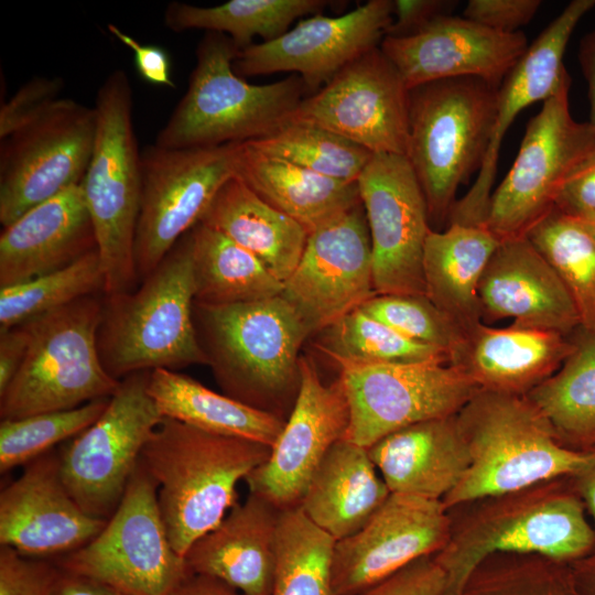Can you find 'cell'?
<instances>
[{
    "mask_svg": "<svg viewBox=\"0 0 595 595\" xmlns=\"http://www.w3.org/2000/svg\"><path fill=\"white\" fill-rule=\"evenodd\" d=\"M235 175L262 201L301 224L307 232L360 203L358 183L323 176L236 143Z\"/></svg>",
    "mask_w": 595,
    "mask_h": 595,
    "instance_id": "32",
    "label": "cell"
},
{
    "mask_svg": "<svg viewBox=\"0 0 595 595\" xmlns=\"http://www.w3.org/2000/svg\"><path fill=\"white\" fill-rule=\"evenodd\" d=\"M246 143L268 156L345 183L357 182L374 154L327 129L305 122H286Z\"/></svg>",
    "mask_w": 595,
    "mask_h": 595,
    "instance_id": "40",
    "label": "cell"
},
{
    "mask_svg": "<svg viewBox=\"0 0 595 595\" xmlns=\"http://www.w3.org/2000/svg\"><path fill=\"white\" fill-rule=\"evenodd\" d=\"M376 294L371 240L361 202L309 232L302 257L281 293L311 335Z\"/></svg>",
    "mask_w": 595,
    "mask_h": 595,
    "instance_id": "18",
    "label": "cell"
},
{
    "mask_svg": "<svg viewBox=\"0 0 595 595\" xmlns=\"http://www.w3.org/2000/svg\"><path fill=\"white\" fill-rule=\"evenodd\" d=\"M151 371L120 380L102 414L58 452L64 485L88 515L108 520L163 415L148 388Z\"/></svg>",
    "mask_w": 595,
    "mask_h": 595,
    "instance_id": "11",
    "label": "cell"
},
{
    "mask_svg": "<svg viewBox=\"0 0 595 595\" xmlns=\"http://www.w3.org/2000/svg\"><path fill=\"white\" fill-rule=\"evenodd\" d=\"M239 48L225 34L206 32L185 94L159 131L166 149L214 148L268 136L284 123L306 93L299 75L253 85L237 75Z\"/></svg>",
    "mask_w": 595,
    "mask_h": 595,
    "instance_id": "6",
    "label": "cell"
},
{
    "mask_svg": "<svg viewBox=\"0 0 595 595\" xmlns=\"http://www.w3.org/2000/svg\"><path fill=\"white\" fill-rule=\"evenodd\" d=\"M367 451L390 493L428 499L443 500L469 466L456 414L400 429Z\"/></svg>",
    "mask_w": 595,
    "mask_h": 595,
    "instance_id": "29",
    "label": "cell"
},
{
    "mask_svg": "<svg viewBox=\"0 0 595 595\" xmlns=\"http://www.w3.org/2000/svg\"><path fill=\"white\" fill-rule=\"evenodd\" d=\"M171 595H244L228 584L201 574L190 573Z\"/></svg>",
    "mask_w": 595,
    "mask_h": 595,
    "instance_id": "56",
    "label": "cell"
},
{
    "mask_svg": "<svg viewBox=\"0 0 595 595\" xmlns=\"http://www.w3.org/2000/svg\"><path fill=\"white\" fill-rule=\"evenodd\" d=\"M462 595H580L570 564L539 555L484 561L468 577Z\"/></svg>",
    "mask_w": 595,
    "mask_h": 595,
    "instance_id": "44",
    "label": "cell"
},
{
    "mask_svg": "<svg viewBox=\"0 0 595 595\" xmlns=\"http://www.w3.org/2000/svg\"><path fill=\"white\" fill-rule=\"evenodd\" d=\"M358 188L372 248L377 294H425L426 201L404 155L374 153Z\"/></svg>",
    "mask_w": 595,
    "mask_h": 595,
    "instance_id": "17",
    "label": "cell"
},
{
    "mask_svg": "<svg viewBox=\"0 0 595 595\" xmlns=\"http://www.w3.org/2000/svg\"><path fill=\"white\" fill-rule=\"evenodd\" d=\"M524 236L561 278L580 329L595 334V240L583 223L553 207Z\"/></svg>",
    "mask_w": 595,
    "mask_h": 595,
    "instance_id": "38",
    "label": "cell"
},
{
    "mask_svg": "<svg viewBox=\"0 0 595 595\" xmlns=\"http://www.w3.org/2000/svg\"><path fill=\"white\" fill-rule=\"evenodd\" d=\"M499 244L484 225L448 224L425 239L426 295L464 333L483 322L478 285Z\"/></svg>",
    "mask_w": 595,
    "mask_h": 595,
    "instance_id": "31",
    "label": "cell"
},
{
    "mask_svg": "<svg viewBox=\"0 0 595 595\" xmlns=\"http://www.w3.org/2000/svg\"><path fill=\"white\" fill-rule=\"evenodd\" d=\"M540 0H469L463 17L502 33L519 32L537 14Z\"/></svg>",
    "mask_w": 595,
    "mask_h": 595,
    "instance_id": "49",
    "label": "cell"
},
{
    "mask_svg": "<svg viewBox=\"0 0 595 595\" xmlns=\"http://www.w3.org/2000/svg\"><path fill=\"white\" fill-rule=\"evenodd\" d=\"M571 83L529 120L510 170L491 194L484 226L500 241L524 236L554 207L564 182L595 144V129L570 112Z\"/></svg>",
    "mask_w": 595,
    "mask_h": 595,
    "instance_id": "12",
    "label": "cell"
},
{
    "mask_svg": "<svg viewBox=\"0 0 595 595\" xmlns=\"http://www.w3.org/2000/svg\"><path fill=\"white\" fill-rule=\"evenodd\" d=\"M350 422L346 440L368 448L405 426L457 414L480 388L442 361H337Z\"/></svg>",
    "mask_w": 595,
    "mask_h": 595,
    "instance_id": "14",
    "label": "cell"
},
{
    "mask_svg": "<svg viewBox=\"0 0 595 595\" xmlns=\"http://www.w3.org/2000/svg\"><path fill=\"white\" fill-rule=\"evenodd\" d=\"M53 560L63 571L129 595H171L192 573L171 544L158 485L140 459L102 530L84 547Z\"/></svg>",
    "mask_w": 595,
    "mask_h": 595,
    "instance_id": "10",
    "label": "cell"
},
{
    "mask_svg": "<svg viewBox=\"0 0 595 595\" xmlns=\"http://www.w3.org/2000/svg\"><path fill=\"white\" fill-rule=\"evenodd\" d=\"M199 344L224 394L283 421L301 387L299 351L311 335L280 294L229 305L193 306Z\"/></svg>",
    "mask_w": 595,
    "mask_h": 595,
    "instance_id": "1",
    "label": "cell"
},
{
    "mask_svg": "<svg viewBox=\"0 0 595 595\" xmlns=\"http://www.w3.org/2000/svg\"><path fill=\"white\" fill-rule=\"evenodd\" d=\"M335 542L300 507L282 510L271 595H334L331 563Z\"/></svg>",
    "mask_w": 595,
    "mask_h": 595,
    "instance_id": "41",
    "label": "cell"
},
{
    "mask_svg": "<svg viewBox=\"0 0 595 595\" xmlns=\"http://www.w3.org/2000/svg\"><path fill=\"white\" fill-rule=\"evenodd\" d=\"M109 398L80 407L1 420L0 473L25 466L90 426L106 410Z\"/></svg>",
    "mask_w": 595,
    "mask_h": 595,
    "instance_id": "43",
    "label": "cell"
},
{
    "mask_svg": "<svg viewBox=\"0 0 595 595\" xmlns=\"http://www.w3.org/2000/svg\"><path fill=\"white\" fill-rule=\"evenodd\" d=\"M107 29L110 34L132 51L136 71L144 82L155 86L175 88L171 57L165 48L141 44L115 24L109 23Z\"/></svg>",
    "mask_w": 595,
    "mask_h": 595,
    "instance_id": "51",
    "label": "cell"
},
{
    "mask_svg": "<svg viewBox=\"0 0 595 595\" xmlns=\"http://www.w3.org/2000/svg\"><path fill=\"white\" fill-rule=\"evenodd\" d=\"M572 336V354L526 397L565 446L586 450L595 444V334L578 329Z\"/></svg>",
    "mask_w": 595,
    "mask_h": 595,
    "instance_id": "36",
    "label": "cell"
},
{
    "mask_svg": "<svg viewBox=\"0 0 595 595\" xmlns=\"http://www.w3.org/2000/svg\"><path fill=\"white\" fill-rule=\"evenodd\" d=\"M483 318L572 336L580 329L574 302L550 262L526 236L500 241L478 285Z\"/></svg>",
    "mask_w": 595,
    "mask_h": 595,
    "instance_id": "25",
    "label": "cell"
},
{
    "mask_svg": "<svg viewBox=\"0 0 595 595\" xmlns=\"http://www.w3.org/2000/svg\"><path fill=\"white\" fill-rule=\"evenodd\" d=\"M580 220L583 223V225L586 228V230L588 231V234L595 240V215L589 216V217L584 218V219H580Z\"/></svg>",
    "mask_w": 595,
    "mask_h": 595,
    "instance_id": "59",
    "label": "cell"
},
{
    "mask_svg": "<svg viewBox=\"0 0 595 595\" xmlns=\"http://www.w3.org/2000/svg\"><path fill=\"white\" fill-rule=\"evenodd\" d=\"M574 347L573 336L554 331L480 322L464 333L448 364L480 389L526 396L555 374Z\"/></svg>",
    "mask_w": 595,
    "mask_h": 595,
    "instance_id": "26",
    "label": "cell"
},
{
    "mask_svg": "<svg viewBox=\"0 0 595 595\" xmlns=\"http://www.w3.org/2000/svg\"><path fill=\"white\" fill-rule=\"evenodd\" d=\"M589 459L576 475L571 476L573 485L582 498L586 512L591 516L595 529V444L586 448Z\"/></svg>",
    "mask_w": 595,
    "mask_h": 595,
    "instance_id": "57",
    "label": "cell"
},
{
    "mask_svg": "<svg viewBox=\"0 0 595 595\" xmlns=\"http://www.w3.org/2000/svg\"><path fill=\"white\" fill-rule=\"evenodd\" d=\"M286 122L327 129L371 153L407 155L409 89L380 46L301 100Z\"/></svg>",
    "mask_w": 595,
    "mask_h": 595,
    "instance_id": "16",
    "label": "cell"
},
{
    "mask_svg": "<svg viewBox=\"0 0 595 595\" xmlns=\"http://www.w3.org/2000/svg\"><path fill=\"white\" fill-rule=\"evenodd\" d=\"M456 1L447 0H394V20L386 36L407 37L429 26L437 18L452 14Z\"/></svg>",
    "mask_w": 595,
    "mask_h": 595,
    "instance_id": "52",
    "label": "cell"
},
{
    "mask_svg": "<svg viewBox=\"0 0 595 595\" xmlns=\"http://www.w3.org/2000/svg\"><path fill=\"white\" fill-rule=\"evenodd\" d=\"M389 495L367 448L343 439L324 456L299 507L339 541L361 529Z\"/></svg>",
    "mask_w": 595,
    "mask_h": 595,
    "instance_id": "30",
    "label": "cell"
},
{
    "mask_svg": "<svg viewBox=\"0 0 595 595\" xmlns=\"http://www.w3.org/2000/svg\"><path fill=\"white\" fill-rule=\"evenodd\" d=\"M236 143L214 148L141 151V199L134 266L142 281L196 226L213 198L235 175Z\"/></svg>",
    "mask_w": 595,
    "mask_h": 595,
    "instance_id": "13",
    "label": "cell"
},
{
    "mask_svg": "<svg viewBox=\"0 0 595 595\" xmlns=\"http://www.w3.org/2000/svg\"><path fill=\"white\" fill-rule=\"evenodd\" d=\"M195 302L248 303L280 295L283 282L251 252L218 230L198 223L190 230Z\"/></svg>",
    "mask_w": 595,
    "mask_h": 595,
    "instance_id": "35",
    "label": "cell"
},
{
    "mask_svg": "<svg viewBox=\"0 0 595 595\" xmlns=\"http://www.w3.org/2000/svg\"><path fill=\"white\" fill-rule=\"evenodd\" d=\"M578 63L587 84L588 122L595 129V28L587 32L580 42Z\"/></svg>",
    "mask_w": 595,
    "mask_h": 595,
    "instance_id": "55",
    "label": "cell"
},
{
    "mask_svg": "<svg viewBox=\"0 0 595 595\" xmlns=\"http://www.w3.org/2000/svg\"><path fill=\"white\" fill-rule=\"evenodd\" d=\"M99 292L105 294V277L96 249L64 269L0 288V331Z\"/></svg>",
    "mask_w": 595,
    "mask_h": 595,
    "instance_id": "42",
    "label": "cell"
},
{
    "mask_svg": "<svg viewBox=\"0 0 595 595\" xmlns=\"http://www.w3.org/2000/svg\"><path fill=\"white\" fill-rule=\"evenodd\" d=\"M554 207L578 219L595 215V144L564 182Z\"/></svg>",
    "mask_w": 595,
    "mask_h": 595,
    "instance_id": "50",
    "label": "cell"
},
{
    "mask_svg": "<svg viewBox=\"0 0 595 595\" xmlns=\"http://www.w3.org/2000/svg\"><path fill=\"white\" fill-rule=\"evenodd\" d=\"M301 387L269 458L245 482L281 510L300 506L309 483L329 448L346 437L350 413L339 377L325 383L314 361L301 356Z\"/></svg>",
    "mask_w": 595,
    "mask_h": 595,
    "instance_id": "19",
    "label": "cell"
},
{
    "mask_svg": "<svg viewBox=\"0 0 595 595\" xmlns=\"http://www.w3.org/2000/svg\"><path fill=\"white\" fill-rule=\"evenodd\" d=\"M61 573L54 560L0 545V595H54Z\"/></svg>",
    "mask_w": 595,
    "mask_h": 595,
    "instance_id": "46",
    "label": "cell"
},
{
    "mask_svg": "<svg viewBox=\"0 0 595 595\" xmlns=\"http://www.w3.org/2000/svg\"><path fill=\"white\" fill-rule=\"evenodd\" d=\"M107 520L86 513L66 489L51 451L24 466L0 493V545L34 558H60L93 540Z\"/></svg>",
    "mask_w": 595,
    "mask_h": 595,
    "instance_id": "24",
    "label": "cell"
},
{
    "mask_svg": "<svg viewBox=\"0 0 595 595\" xmlns=\"http://www.w3.org/2000/svg\"><path fill=\"white\" fill-rule=\"evenodd\" d=\"M97 130L95 108L61 98L45 112L1 140L0 223L80 184Z\"/></svg>",
    "mask_w": 595,
    "mask_h": 595,
    "instance_id": "15",
    "label": "cell"
},
{
    "mask_svg": "<svg viewBox=\"0 0 595 595\" xmlns=\"http://www.w3.org/2000/svg\"><path fill=\"white\" fill-rule=\"evenodd\" d=\"M498 88L480 78L458 77L409 90L405 156L423 191L434 230L447 225L457 190L482 167Z\"/></svg>",
    "mask_w": 595,
    "mask_h": 595,
    "instance_id": "7",
    "label": "cell"
},
{
    "mask_svg": "<svg viewBox=\"0 0 595 595\" xmlns=\"http://www.w3.org/2000/svg\"><path fill=\"white\" fill-rule=\"evenodd\" d=\"M104 298H80L24 323L30 333L24 360L0 394L1 420L69 410L110 398L120 380L102 366L97 334Z\"/></svg>",
    "mask_w": 595,
    "mask_h": 595,
    "instance_id": "9",
    "label": "cell"
},
{
    "mask_svg": "<svg viewBox=\"0 0 595 595\" xmlns=\"http://www.w3.org/2000/svg\"><path fill=\"white\" fill-rule=\"evenodd\" d=\"M97 249L80 184L33 207L0 235V288L64 269Z\"/></svg>",
    "mask_w": 595,
    "mask_h": 595,
    "instance_id": "28",
    "label": "cell"
},
{
    "mask_svg": "<svg viewBox=\"0 0 595 595\" xmlns=\"http://www.w3.org/2000/svg\"><path fill=\"white\" fill-rule=\"evenodd\" d=\"M392 17L391 0H369L339 17L317 13L272 41L239 50L234 69L240 77L295 72L314 94L349 63L379 46Z\"/></svg>",
    "mask_w": 595,
    "mask_h": 595,
    "instance_id": "21",
    "label": "cell"
},
{
    "mask_svg": "<svg viewBox=\"0 0 595 595\" xmlns=\"http://www.w3.org/2000/svg\"><path fill=\"white\" fill-rule=\"evenodd\" d=\"M134 292L104 294L97 344L117 380L155 369L208 365L194 323L195 282L190 231Z\"/></svg>",
    "mask_w": 595,
    "mask_h": 595,
    "instance_id": "4",
    "label": "cell"
},
{
    "mask_svg": "<svg viewBox=\"0 0 595 595\" xmlns=\"http://www.w3.org/2000/svg\"><path fill=\"white\" fill-rule=\"evenodd\" d=\"M570 570L580 595H595V547L581 558L570 563Z\"/></svg>",
    "mask_w": 595,
    "mask_h": 595,
    "instance_id": "58",
    "label": "cell"
},
{
    "mask_svg": "<svg viewBox=\"0 0 595 595\" xmlns=\"http://www.w3.org/2000/svg\"><path fill=\"white\" fill-rule=\"evenodd\" d=\"M359 309L399 334L448 354L464 332L425 294H376Z\"/></svg>",
    "mask_w": 595,
    "mask_h": 595,
    "instance_id": "45",
    "label": "cell"
},
{
    "mask_svg": "<svg viewBox=\"0 0 595 595\" xmlns=\"http://www.w3.org/2000/svg\"><path fill=\"white\" fill-rule=\"evenodd\" d=\"M270 453L262 443L163 416L140 461L158 485L160 512L180 555L224 519L237 504L238 482Z\"/></svg>",
    "mask_w": 595,
    "mask_h": 595,
    "instance_id": "2",
    "label": "cell"
},
{
    "mask_svg": "<svg viewBox=\"0 0 595 595\" xmlns=\"http://www.w3.org/2000/svg\"><path fill=\"white\" fill-rule=\"evenodd\" d=\"M54 595H129L97 580L62 570Z\"/></svg>",
    "mask_w": 595,
    "mask_h": 595,
    "instance_id": "54",
    "label": "cell"
},
{
    "mask_svg": "<svg viewBox=\"0 0 595 595\" xmlns=\"http://www.w3.org/2000/svg\"><path fill=\"white\" fill-rule=\"evenodd\" d=\"M30 342L25 324L0 331V394H2L21 367Z\"/></svg>",
    "mask_w": 595,
    "mask_h": 595,
    "instance_id": "53",
    "label": "cell"
},
{
    "mask_svg": "<svg viewBox=\"0 0 595 595\" xmlns=\"http://www.w3.org/2000/svg\"><path fill=\"white\" fill-rule=\"evenodd\" d=\"M282 510L249 494L184 555L188 570L217 578L244 595H271Z\"/></svg>",
    "mask_w": 595,
    "mask_h": 595,
    "instance_id": "27",
    "label": "cell"
},
{
    "mask_svg": "<svg viewBox=\"0 0 595 595\" xmlns=\"http://www.w3.org/2000/svg\"><path fill=\"white\" fill-rule=\"evenodd\" d=\"M595 7V0H573L529 45L498 88L491 138L482 167L468 192L454 204L448 224L484 225L499 151L516 117L528 106L547 100L571 79L563 57L576 25Z\"/></svg>",
    "mask_w": 595,
    "mask_h": 595,
    "instance_id": "23",
    "label": "cell"
},
{
    "mask_svg": "<svg viewBox=\"0 0 595 595\" xmlns=\"http://www.w3.org/2000/svg\"><path fill=\"white\" fill-rule=\"evenodd\" d=\"M316 347L335 363H448L445 350L412 340L359 307L321 331Z\"/></svg>",
    "mask_w": 595,
    "mask_h": 595,
    "instance_id": "39",
    "label": "cell"
},
{
    "mask_svg": "<svg viewBox=\"0 0 595 595\" xmlns=\"http://www.w3.org/2000/svg\"><path fill=\"white\" fill-rule=\"evenodd\" d=\"M456 418L469 466L442 500L447 510L574 476L589 459L587 450L565 446L526 396L480 389Z\"/></svg>",
    "mask_w": 595,
    "mask_h": 595,
    "instance_id": "3",
    "label": "cell"
},
{
    "mask_svg": "<svg viewBox=\"0 0 595 595\" xmlns=\"http://www.w3.org/2000/svg\"><path fill=\"white\" fill-rule=\"evenodd\" d=\"M379 46L410 90L458 77H476L499 87L529 44L520 31L497 32L446 14L414 35L385 36Z\"/></svg>",
    "mask_w": 595,
    "mask_h": 595,
    "instance_id": "22",
    "label": "cell"
},
{
    "mask_svg": "<svg viewBox=\"0 0 595 595\" xmlns=\"http://www.w3.org/2000/svg\"><path fill=\"white\" fill-rule=\"evenodd\" d=\"M326 0H230L213 7H199L172 1L164 12V24L173 32L205 30L227 35L242 50L256 36L272 41L291 23L311 13L317 14L331 6Z\"/></svg>",
    "mask_w": 595,
    "mask_h": 595,
    "instance_id": "37",
    "label": "cell"
},
{
    "mask_svg": "<svg viewBox=\"0 0 595 595\" xmlns=\"http://www.w3.org/2000/svg\"><path fill=\"white\" fill-rule=\"evenodd\" d=\"M199 223L251 252L283 283L295 270L309 236L301 224L267 204L236 175L219 188Z\"/></svg>",
    "mask_w": 595,
    "mask_h": 595,
    "instance_id": "33",
    "label": "cell"
},
{
    "mask_svg": "<svg viewBox=\"0 0 595 595\" xmlns=\"http://www.w3.org/2000/svg\"><path fill=\"white\" fill-rule=\"evenodd\" d=\"M446 574L434 555L423 556L351 595H444Z\"/></svg>",
    "mask_w": 595,
    "mask_h": 595,
    "instance_id": "48",
    "label": "cell"
},
{
    "mask_svg": "<svg viewBox=\"0 0 595 595\" xmlns=\"http://www.w3.org/2000/svg\"><path fill=\"white\" fill-rule=\"evenodd\" d=\"M446 511L442 500L390 493L361 529L335 542L333 594L358 593L413 561L440 552L451 534Z\"/></svg>",
    "mask_w": 595,
    "mask_h": 595,
    "instance_id": "20",
    "label": "cell"
},
{
    "mask_svg": "<svg viewBox=\"0 0 595 595\" xmlns=\"http://www.w3.org/2000/svg\"><path fill=\"white\" fill-rule=\"evenodd\" d=\"M149 392L164 418L215 434L272 447L285 421L205 387L174 370L150 372Z\"/></svg>",
    "mask_w": 595,
    "mask_h": 595,
    "instance_id": "34",
    "label": "cell"
},
{
    "mask_svg": "<svg viewBox=\"0 0 595 595\" xmlns=\"http://www.w3.org/2000/svg\"><path fill=\"white\" fill-rule=\"evenodd\" d=\"M60 77L35 76L20 86L0 109V139L3 140L45 112L60 98Z\"/></svg>",
    "mask_w": 595,
    "mask_h": 595,
    "instance_id": "47",
    "label": "cell"
},
{
    "mask_svg": "<svg viewBox=\"0 0 595 595\" xmlns=\"http://www.w3.org/2000/svg\"><path fill=\"white\" fill-rule=\"evenodd\" d=\"M434 554L444 595H462L472 573L495 554L539 555L572 563L595 547V529L571 476L493 497Z\"/></svg>",
    "mask_w": 595,
    "mask_h": 595,
    "instance_id": "5",
    "label": "cell"
},
{
    "mask_svg": "<svg viewBox=\"0 0 595 595\" xmlns=\"http://www.w3.org/2000/svg\"><path fill=\"white\" fill-rule=\"evenodd\" d=\"M93 155L80 183L105 277V294L131 292L139 281L134 236L141 199V152L132 121V89L122 69L100 85Z\"/></svg>",
    "mask_w": 595,
    "mask_h": 595,
    "instance_id": "8",
    "label": "cell"
}]
</instances>
